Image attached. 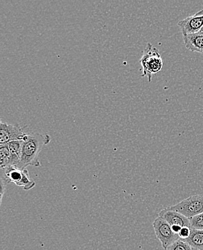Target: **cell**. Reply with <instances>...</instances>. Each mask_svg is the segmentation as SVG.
<instances>
[{
	"label": "cell",
	"instance_id": "obj_1",
	"mask_svg": "<svg viewBox=\"0 0 203 250\" xmlns=\"http://www.w3.org/2000/svg\"><path fill=\"white\" fill-rule=\"evenodd\" d=\"M51 142V136L47 133L42 134L36 133L34 134H26L22 139L21 160L17 168L22 170L26 169L28 166L35 167L41 166V164L39 161V154L43 146L48 145Z\"/></svg>",
	"mask_w": 203,
	"mask_h": 250
},
{
	"label": "cell",
	"instance_id": "obj_2",
	"mask_svg": "<svg viewBox=\"0 0 203 250\" xmlns=\"http://www.w3.org/2000/svg\"><path fill=\"white\" fill-rule=\"evenodd\" d=\"M143 74L142 77H147L148 81L151 82L152 76L157 74L163 67V60L160 51L151 43H147L143 56L140 59Z\"/></svg>",
	"mask_w": 203,
	"mask_h": 250
},
{
	"label": "cell",
	"instance_id": "obj_3",
	"mask_svg": "<svg viewBox=\"0 0 203 250\" xmlns=\"http://www.w3.org/2000/svg\"><path fill=\"white\" fill-rule=\"evenodd\" d=\"M190 219L203 213V194L192 195L180 201L178 204L169 207Z\"/></svg>",
	"mask_w": 203,
	"mask_h": 250
},
{
	"label": "cell",
	"instance_id": "obj_4",
	"mask_svg": "<svg viewBox=\"0 0 203 250\" xmlns=\"http://www.w3.org/2000/svg\"><path fill=\"white\" fill-rule=\"evenodd\" d=\"M154 232L157 239L160 241L162 248L167 249L169 245L180 239L178 234L172 231V226L163 218L158 216L153 223Z\"/></svg>",
	"mask_w": 203,
	"mask_h": 250
},
{
	"label": "cell",
	"instance_id": "obj_5",
	"mask_svg": "<svg viewBox=\"0 0 203 250\" xmlns=\"http://www.w3.org/2000/svg\"><path fill=\"white\" fill-rule=\"evenodd\" d=\"M27 133L24 132L23 128L19 125H10L0 122V145H6L13 141L22 140Z\"/></svg>",
	"mask_w": 203,
	"mask_h": 250
},
{
	"label": "cell",
	"instance_id": "obj_6",
	"mask_svg": "<svg viewBox=\"0 0 203 250\" xmlns=\"http://www.w3.org/2000/svg\"><path fill=\"white\" fill-rule=\"evenodd\" d=\"M183 33H194L201 31L203 27V9L195 15L184 18L178 22Z\"/></svg>",
	"mask_w": 203,
	"mask_h": 250
},
{
	"label": "cell",
	"instance_id": "obj_7",
	"mask_svg": "<svg viewBox=\"0 0 203 250\" xmlns=\"http://www.w3.org/2000/svg\"><path fill=\"white\" fill-rule=\"evenodd\" d=\"M159 216L163 218L171 226L177 225L181 227H187L190 228V223L188 218L175 210H171L169 207L162 209L159 213Z\"/></svg>",
	"mask_w": 203,
	"mask_h": 250
},
{
	"label": "cell",
	"instance_id": "obj_8",
	"mask_svg": "<svg viewBox=\"0 0 203 250\" xmlns=\"http://www.w3.org/2000/svg\"><path fill=\"white\" fill-rule=\"evenodd\" d=\"M183 42L186 48L192 52L203 54V33H183Z\"/></svg>",
	"mask_w": 203,
	"mask_h": 250
},
{
	"label": "cell",
	"instance_id": "obj_9",
	"mask_svg": "<svg viewBox=\"0 0 203 250\" xmlns=\"http://www.w3.org/2000/svg\"><path fill=\"white\" fill-rule=\"evenodd\" d=\"M184 242L198 250H203V230L192 229L190 236Z\"/></svg>",
	"mask_w": 203,
	"mask_h": 250
},
{
	"label": "cell",
	"instance_id": "obj_10",
	"mask_svg": "<svg viewBox=\"0 0 203 250\" xmlns=\"http://www.w3.org/2000/svg\"><path fill=\"white\" fill-rule=\"evenodd\" d=\"M16 186L22 187L25 190H30L36 186V183L30 178L29 172L26 169H22V179Z\"/></svg>",
	"mask_w": 203,
	"mask_h": 250
},
{
	"label": "cell",
	"instance_id": "obj_11",
	"mask_svg": "<svg viewBox=\"0 0 203 250\" xmlns=\"http://www.w3.org/2000/svg\"><path fill=\"white\" fill-rule=\"evenodd\" d=\"M10 152L7 145H1L0 146V167L1 169L10 166Z\"/></svg>",
	"mask_w": 203,
	"mask_h": 250
},
{
	"label": "cell",
	"instance_id": "obj_12",
	"mask_svg": "<svg viewBox=\"0 0 203 250\" xmlns=\"http://www.w3.org/2000/svg\"><path fill=\"white\" fill-rule=\"evenodd\" d=\"M166 250H198L184 242L183 239H178L168 247Z\"/></svg>",
	"mask_w": 203,
	"mask_h": 250
},
{
	"label": "cell",
	"instance_id": "obj_13",
	"mask_svg": "<svg viewBox=\"0 0 203 250\" xmlns=\"http://www.w3.org/2000/svg\"><path fill=\"white\" fill-rule=\"evenodd\" d=\"M191 229L203 230V213L189 219Z\"/></svg>",
	"mask_w": 203,
	"mask_h": 250
},
{
	"label": "cell",
	"instance_id": "obj_14",
	"mask_svg": "<svg viewBox=\"0 0 203 250\" xmlns=\"http://www.w3.org/2000/svg\"><path fill=\"white\" fill-rule=\"evenodd\" d=\"M191 232H192V229L189 227H183L178 235L180 236V239L184 240V239H187V238L189 237Z\"/></svg>",
	"mask_w": 203,
	"mask_h": 250
},
{
	"label": "cell",
	"instance_id": "obj_15",
	"mask_svg": "<svg viewBox=\"0 0 203 250\" xmlns=\"http://www.w3.org/2000/svg\"><path fill=\"white\" fill-rule=\"evenodd\" d=\"M182 228H183V227H180V226H172V231H173L176 234H179V233L181 231Z\"/></svg>",
	"mask_w": 203,
	"mask_h": 250
},
{
	"label": "cell",
	"instance_id": "obj_16",
	"mask_svg": "<svg viewBox=\"0 0 203 250\" xmlns=\"http://www.w3.org/2000/svg\"><path fill=\"white\" fill-rule=\"evenodd\" d=\"M201 32H203V27L202 28V29L201 30Z\"/></svg>",
	"mask_w": 203,
	"mask_h": 250
}]
</instances>
